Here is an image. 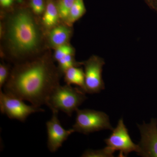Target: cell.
Here are the masks:
<instances>
[{"label":"cell","instance_id":"cell-1","mask_svg":"<svg viewBox=\"0 0 157 157\" xmlns=\"http://www.w3.org/2000/svg\"><path fill=\"white\" fill-rule=\"evenodd\" d=\"M59 72L48 56L19 64L11 71L4 92L35 107L47 106L51 95L60 85Z\"/></svg>","mask_w":157,"mask_h":157},{"label":"cell","instance_id":"cell-2","mask_svg":"<svg viewBox=\"0 0 157 157\" xmlns=\"http://www.w3.org/2000/svg\"><path fill=\"white\" fill-rule=\"evenodd\" d=\"M40 33L33 17L26 10H20L10 17L7 37L14 58H23L36 51L40 45Z\"/></svg>","mask_w":157,"mask_h":157},{"label":"cell","instance_id":"cell-3","mask_svg":"<svg viewBox=\"0 0 157 157\" xmlns=\"http://www.w3.org/2000/svg\"><path fill=\"white\" fill-rule=\"evenodd\" d=\"M85 94L79 88L59 85L51 95L47 106L51 110H60L71 117L87 99Z\"/></svg>","mask_w":157,"mask_h":157},{"label":"cell","instance_id":"cell-4","mask_svg":"<svg viewBox=\"0 0 157 157\" xmlns=\"http://www.w3.org/2000/svg\"><path fill=\"white\" fill-rule=\"evenodd\" d=\"M75 123L72 128L84 135L103 130H113L109 116L102 111L93 109H77Z\"/></svg>","mask_w":157,"mask_h":157},{"label":"cell","instance_id":"cell-5","mask_svg":"<svg viewBox=\"0 0 157 157\" xmlns=\"http://www.w3.org/2000/svg\"><path fill=\"white\" fill-rule=\"evenodd\" d=\"M0 110L11 119L25 121L32 113L44 112V109L33 105H27L23 100L0 90Z\"/></svg>","mask_w":157,"mask_h":157},{"label":"cell","instance_id":"cell-6","mask_svg":"<svg viewBox=\"0 0 157 157\" xmlns=\"http://www.w3.org/2000/svg\"><path fill=\"white\" fill-rule=\"evenodd\" d=\"M112 131V134L104 141L107 144L106 147L113 153L118 151L119 156L122 157L127 156L132 152L139 153V145L132 141L122 118L119 120L117 126Z\"/></svg>","mask_w":157,"mask_h":157},{"label":"cell","instance_id":"cell-7","mask_svg":"<svg viewBox=\"0 0 157 157\" xmlns=\"http://www.w3.org/2000/svg\"><path fill=\"white\" fill-rule=\"evenodd\" d=\"M82 64L84 66L86 93L96 94L104 90L105 84L102 78L103 67L105 64L104 59L93 56Z\"/></svg>","mask_w":157,"mask_h":157},{"label":"cell","instance_id":"cell-8","mask_svg":"<svg viewBox=\"0 0 157 157\" xmlns=\"http://www.w3.org/2000/svg\"><path fill=\"white\" fill-rule=\"evenodd\" d=\"M141 139L138 145L140 151L137 155L144 157H157V120L152 118L149 124L144 122L137 124Z\"/></svg>","mask_w":157,"mask_h":157},{"label":"cell","instance_id":"cell-9","mask_svg":"<svg viewBox=\"0 0 157 157\" xmlns=\"http://www.w3.org/2000/svg\"><path fill=\"white\" fill-rule=\"evenodd\" d=\"M52 111V117L46 123L48 135L47 147L51 152H55L75 131L73 128H64L58 118V110L54 109Z\"/></svg>","mask_w":157,"mask_h":157},{"label":"cell","instance_id":"cell-10","mask_svg":"<svg viewBox=\"0 0 157 157\" xmlns=\"http://www.w3.org/2000/svg\"><path fill=\"white\" fill-rule=\"evenodd\" d=\"M64 73V80L67 84L75 85L86 93L84 71L82 68L71 67L66 70Z\"/></svg>","mask_w":157,"mask_h":157},{"label":"cell","instance_id":"cell-11","mask_svg":"<svg viewBox=\"0 0 157 157\" xmlns=\"http://www.w3.org/2000/svg\"><path fill=\"white\" fill-rule=\"evenodd\" d=\"M71 31L67 27L59 25L54 28L49 34V40L51 45L57 48L67 43L70 39Z\"/></svg>","mask_w":157,"mask_h":157},{"label":"cell","instance_id":"cell-12","mask_svg":"<svg viewBox=\"0 0 157 157\" xmlns=\"http://www.w3.org/2000/svg\"><path fill=\"white\" fill-rule=\"evenodd\" d=\"M59 18L60 17L57 6L52 1L50 0L45 7L42 22L45 27L51 28L55 27L58 22Z\"/></svg>","mask_w":157,"mask_h":157},{"label":"cell","instance_id":"cell-13","mask_svg":"<svg viewBox=\"0 0 157 157\" xmlns=\"http://www.w3.org/2000/svg\"><path fill=\"white\" fill-rule=\"evenodd\" d=\"M86 12L83 0H74L68 21L72 24L81 18Z\"/></svg>","mask_w":157,"mask_h":157},{"label":"cell","instance_id":"cell-14","mask_svg":"<svg viewBox=\"0 0 157 157\" xmlns=\"http://www.w3.org/2000/svg\"><path fill=\"white\" fill-rule=\"evenodd\" d=\"M74 0H59L57 8L59 16L64 21H68L70 10Z\"/></svg>","mask_w":157,"mask_h":157},{"label":"cell","instance_id":"cell-15","mask_svg":"<svg viewBox=\"0 0 157 157\" xmlns=\"http://www.w3.org/2000/svg\"><path fill=\"white\" fill-rule=\"evenodd\" d=\"M58 63L59 71L63 73H64L66 70L71 67H78L79 65L82 64V63H77L75 62L73 54L68 55L63 58L59 60Z\"/></svg>","mask_w":157,"mask_h":157},{"label":"cell","instance_id":"cell-16","mask_svg":"<svg viewBox=\"0 0 157 157\" xmlns=\"http://www.w3.org/2000/svg\"><path fill=\"white\" fill-rule=\"evenodd\" d=\"M113 153L105 147L103 149L93 150L88 149L83 153L82 157H113Z\"/></svg>","mask_w":157,"mask_h":157},{"label":"cell","instance_id":"cell-17","mask_svg":"<svg viewBox=\"0 0 157 157\" xmlns=\"http://www.w3.org/2000/svg\"><path fill=\"white\" fill-rule=\"evenodd\" d=\"M74 51L70 45L64 44L56 48L54 54V59L58 62L61 59L63 58L69 54H73Z\"/></svg>","mask_w":157,"mask_h":157},{"label":"cell","instance_id":"cell-18","mask_svg":"<svg viewBox=\"0 0 157 157\" xmlns=\"http://www.w3.org/2000/svg\"><path fill=\"white\" fill-rule=\"evenodd\" d=\"M30 6L34 13L38 15L44 12L46 7L43 0H31Z\"/></svg>","mask_w":157,"mask_h":157},{"label":"cell","instance_id":"cell-19","mask_svg":"<svg viewBox=\"0 0 157 157\" xmlns=\"http://www.w3.org/2000/svg\"><path fill=\"white\" fill-rule=\"evenodd\" d=\"M9 67L6 65L1 64L0 65V88L4 87L9 79Z\"/></svg>","mask_w":157,"mask_h":157},{"label":"cell","instance_id":"cell-20","mask_svg":"<svg viewBox=\"0 0 157 157\" xmlns=\"http://www.w3.org/2000/svg\"><path fill=\"white\" fill-rule=\"evenodd\" d=\"M15 0H0L1 6L4 7H9Z\"/></svg>","mask_w":157,"mask_h":157},{"label":"cell","instance_id":"cell-21","mask_svg":"<svg viewBox=\"0 0 157 157\" xmlns=\"http://www.w3.org/2000/svg\"><path fill=\"white\" fill-rule=\"evenodd\" d=\"M147 5L151 8L152 9V7L153 3L154 0H144Z\"/></svg>","mask_w":157,"mask_h":157},{"label":"cell","instance_id":"cell-22","mask_svg":"<svg viewBox=\"0 0 157 157\" xmlns=\"http://www.w3.org/2000/svg\"><path fill=\"white\" fill-rule=\"evenodd\" d=\"M152 9H154L156 11L157 13V0H154L153 3L152 7Z\"/></svg>","mask_w":157,"mask_h":157}]
</instances>
